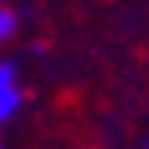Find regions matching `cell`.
<instances>
[{"mask_svg":"<svg viewBox=\"0 0 149 149\" xmlns=\"http://www.w3.org/2000/svg\"><path fill=\"white\" fill-rule=\"evenodd\" d=\"M0 149H4V141H0Z\"/></svg>","mask_w":149,"mask_h":149,"instance_id":"obj_3","label":"cell"},{"mask_svg":"<svg viewBox=\"0 0 149 149\" xmlns=\"http://www.w3.org/2000/svg\"><path fill=\"white\" fill-rule=\"evenodd\" d=\"M16 28H20V20H16V12H12V8L4 4V0H0V47H4L8 39L16 36Z\"/></svg>","mask_w":149,"mask_h":149,"instance_id":"obj_2","label":"cell"},{"mask_svg":"<svg viewBox=\"0 0 149 149\" xmlns=\"http://www.w3.org/2000/svg\"><path fill=\"white\" fill-rule=\"evenodd\" d=\"M24 110V79L12 59H0V126Z\"/></svg>","mask_w":149,"mask_h":149,"instance_id":"obj_1","label":"cell"}]
</instances>
